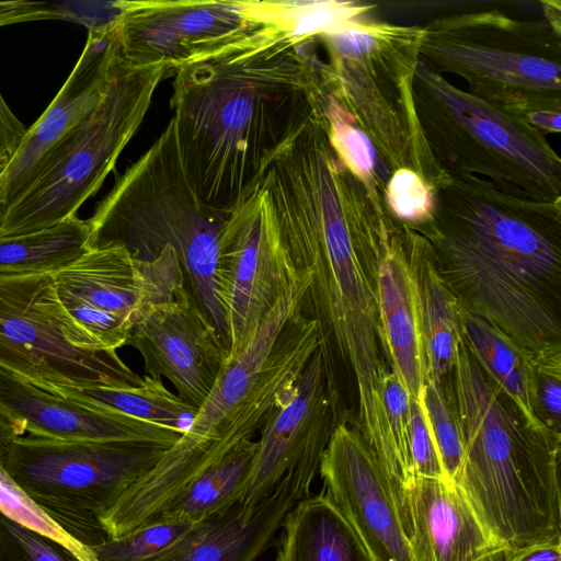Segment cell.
Returning <instances> with one entry per match:
<instances>
[{
	"label": "cell",
	"instance_id": "cell-1",
	"mask_svg": "<svg viewBox=\"0 0 561 561\" xmlns=\"http://www.w3.org/2000/svg\"><path fill=\"white\" fill-rule=\"evenodd\" d=\"M314 43L263 24L178 70L172 119L184 169L203 202L231 210L321 111Z\"/></svg>",
	"mask_w": 561,
	"mask_h": 561
},
{
	"label": "cell",
	"instance_id": "cell-2",
	"mask_svg": "<svg viewBox=\"0 0 561 561\" xmlns=\"http://www.w3.org/2000/svg\"><path fill=\"white\" fill-rule=\"evenodd\" d=\"M299 276L241 353L222 367L190 427L110 510L122 531L153 520L194 479L252 439L290 401L320 345L317 323L301 312L309 278Z\"/></svg>",
	"mask_w": 561,
	"mask_h": 561
},
{
	"label": "cell",
	"instance_id": "cell-3",
	"mask_svg": "<svg viewBox=\"0 0 561 561\" xmlns=\"http://www.w3.org/2000/svg\"><path fill=\"white\" fill-rule=\"evenodd\" d=\"M451 396L465 442L455 484L481 522L511 551L561 541L560 433L527 428L463 340Z\"/></svg>",
	"mask_w": 561,
	"mask_h": 561
},
{
	"label": "cell",
	"instance_id": "cell-4",
	"mask_svg": "<svg viewBox=\"0 0 561 561\" xmlns=\"http://www.w3.org/2000/svg\"><path fill=\"white\" fill-rule=\"evenodd\" d=\"M228 215L195 192L171 119L150 148L116 179L88 219L89 248L119 245L141 261H151L171 248L181 263L187 294L229 350L218 262L219 234Z\"/></svg>",
	"mask_w": 561,
	"mask_h": 561
},
{
	"label": "cell",
	"instance_id": "cell-5",
	"mask_svg": "<svg viewBox=\"0 0 561 561\" xmlns=\"http://www.w3.org/2000/svg\"><path fill=\"white\" fill-rule=\"evenodd\" d=\"M421 25L362 15L317 36L324 90L368 137L392 172L410 170L433 191L450 175L434 158L416 117L412 79L421 59Z\"/></svg>",
	"mask_w": 561,
	"mask_h": 561
},
{
	"label": "cell",
	"instance_id": "cell-6",
	"mask_svg": "<svg viewBox=\"0 0 561 561\" xmlns=\"http://www.w3.org/2000/svg\"><path fill=\"white\" fill-rule=\"evenodd\" d=\"M412 96L426 142L448 174L482 178L536 201H561V159L546 135L454 85L423 59Z\"/></svg>",
	"mask_w": 561,
	"mask_h": 561
},
{
	"label": "cell",
	"instance_id": "cell-7",
	"mask_svg": "<svg viewBox=\"0 0 561 561\" xmlns=\"http://www.w3.org/2000/svg\"><path fill=\"white\" fill-rule=\"evenodd\" d=\"M415 231L434 249L438 270L470 311L503 331L535 358L561 354L551 294L560 279V242L500 237L473 240L427 224Z\"/></svg>",
	"mask_w": 561,
	"mask_h": 561
},
{
	"label": "cell",
	"instance_id": "cell-8",
	"mask_svg": "<svg viewBox=\"0 0 561 561\" xmlns=\"http://www.w3.org/2000/svg\"><path fill=\"white\" fill-rule=\"evenodd\" d=\"M170 76L163 66L134 68L122 58L100 105L0 210V237L38 231L76 216L115 168L157 87Z\"/></svg>",
	"mask_w": 561,
	"mask_h": 561
},
{
	"label": "cell",
	"instance_id": "cell-9",
	"mask_svg": "<svg viewBox=\"0 0 561 561\" xmlns=\"http://www.w3.org/2000/svg\"><path fill=\"white\" fill-rule=\"evenodd\" d=\"M170 448L130 440H11L1 463L69 537L91 548L107 539L100 518Z\"/></svg>",
	"mask_w": 561,
	"mask_h": 561
},
{
	"label": "cell",
	"instance_id": "cell-10",
	"mask_svg": "<svg viewBox=\"0 0 561 561\" xmlns=\"http://www.w3.org/2000/svg\"><path fill=\"white\" fill-rule=\"evenodd\" d=\"M420 56L502 108L531 95H561V31L545 19L500 10L439 15L423 25Z\"/></svg>",
	"mask_w": 561,
	"mask_h": 561
},
{
	"label": "cell",
	"instance_id": "cell-11",
	"mask_svg": "<svg viewBox=\"0 0 561 561\" xmlns=\"http://www.w3.org/2000/svg\"><path fill=\"white\" fill-rule=\"evenodd\" d=\"M0 368L46 391L141 382L70 318L49 273L0 274Z\"/></svg>",
	"mask_w": 561,
	"mask_h": 561
},
{
	"label": "cell",
	"instance_id": "cell-12",
	"mask_svg": "<svg viewBox=\"0 0 561 561\" xmlns=\"http://www.w3.org/2000/svg\"><path fill=\"white\" fill-rule=\"evenodd\" d=\"M53 277L66 312L106 352L125 346L133 325L184 287L169 247L151 261L136 260L119 245L90 248Z\"/></svg>",
	"mask_w": 561,
	"mask_h": 561
},
{
	"label": "cell",
	"instance_id": "cell-13",
	"mask_svg": "<svg viewBox=\"0 0 561 561\" xmlns=\"http://www.w3.org/2000/svg\"><path fill=\"white\" fill-rule=\"evenodd\" d=\"M218 245L228 363L300 276L283 247L263 181L229 210Z\"/></svg>",
	"mask_w": 561,
	"mask_h": 561
},
{
	"label": "cell",
	"instance_id": "cell-14",
	"mask_svg": "<svg viewBox=\"0 0 561 561\" xmlns=\"http://www.w3.org/2000/svg\"><path fill=\"white\" fill-rule=\"evenodd\" d=\"M121 54L134 68L163 66L171 76L260 27L241 1H115Z\"/></svg>",
	"mask_w": 561,
	"mask_h": 561
},
{
	"label": "cell",
	"instance_id": "cell-15",
	"mask_svg": "<svg viewBox=\"0 0 561 561\" xmlns=\"http://www.w3.org/2000/svg\"><path fill=\"white\" fill-rule=\"evenodd\" d=\"M328 385L319 348L304 369L295 394L261 428L243 506L253 510L293 472L297 501L310 496L323 454L336 426L345 422Z\"/></svg>",
	"mask_w": 561,
	"mask_h": 561
},
{
	"label": "cell",
	"instance_id": "cell-16",
	"mask_svg": "<svg viewBox=\"0 0 561 561\" xmlns=\"http://www.w3.org/2000/svg\"><path fill=\"white\" fill-rule=\"evenodd\" d=\"M319 473L373 561H413L394 486L355 426H336Z\"/></svg>",
	"mask_w": 561,
	"mask_h": 561
},
{
	"label": "cell",
	"instance_id": "cell-17",
	"mask_svg": "<svg viewBox=\"0 0 561 561\" xmlns=\"http://www.w3.org/2000/svg\"><path fill=\"white\" fill-rule=\"evenodd\" d=\"M114 19L89 27L84 48L64 85L9 157L0 172V210L104 99L123 58Z\"/></svg>",
	"mask_w": 561,
	"mask_h": 561
},
{
	"label": "cell",
	"instance_id": "cell-18",
	"mask_svg": "<svg viewBox=\"0 0 561 561\" xmlns=\"http://www.w3.org/2000/svg\"><path fill=\"white\" fill-rule=\"evenodd\" d=\"M125 346L138 351L147 375L167 378L179 398L196 410L228 360V351L185 287L173 300L145 313L133 325Z\"/></svg>",
	"mask_w": 561,
	"mask_h": 561
},
{
	"label": "cell",
	"instance_id": "cell-19",
	"mask_svg": "<svg viewBox=\"0 0 561 561\" xmlns=\"http://www.w3.org/2000/svg\"><path fill=\"white\" fill-rule=\"evenodd\" d=\"M402 519L413 561H506L497 540L453 483L414 478L402 490Z\"/></svg>",
	"mask_w": 561,
	"mask_h": 561
},
{
	"label": "cell",
	"instance_id": "cell-20",
	"mask_svg": "<svg viewBox=\"0 0 561 561\" xmlns=\"http://www.w3.org/2000/svg\"><path fill=\"white\" fill-rule=\"evenodd\" d=\"M0 414L22 436L58 440H130L171 447L181 434L39 389L0 368Z\"/></svg>",
	"mask_w": 561,
	"mask_h": 561
},
{
	"label": "cell",
	"instance_id": "cell-21",
	"mask_svg": "<svg viewBox=\"0 0 561 561\" xmlns=\"http://www.w3.org/2000/svg\"><path fill=\"white\" fill-rule=\"evenodd\" d=\"M402 227L387 245L378 267V320L388 367L411 400H421L425 358L414 282Z\"/></svg>",
	"mask_w": 561,
	"mask_h": 561
},
{
	"label": "cell",
	"instance_id": "cell-22",
	"mask_svg": "<svg viewBox=\"0 0 561 561\" xmlns=\"http://www.w3.org/2000/svg\"><path fill=\"white\" fill-rule=\"evenodd\" d=\"M295 503L293 472H287L253 510L241 502L202 522L183 546L158 561H255Z\"/></svg>",
	"mask_w": 561,
	"mask_h": 561
},
{
	"label": "cell",
	"instance_id": "cell-23",
	"mask_svg": "<svg viewBox=\"0 0 561 561\" xmlns=\"http://www.w3.org/2000/svg\"><path fill=\"white\" fill-rule=\"evenodd\" d=\"M405 245L416 293L425 381L443 382L451 375L462 341L463 308L442 276L428 240L407 226Z\"/></svg>",
	"mask_w": 561,
	"mask_h": 561
},
{
	"label": "cell",
	"instance_id": "cell-24",
	"mask_svg": "<svg viewBox=\"0 0 561 561\" xmlns=\"http://www.w3.org/2000/svg\"><path fill=\"white\" fill-rule=\"evenodd\" d=\"M461 333L485 377L513 405L524 425L535 431L546 428L536 412L535 356L494 324L465 309Z\"/></svg>",
	"mask_w": 561,
	"mask_h": 561
},
{
	"label": "cell",
	"instance_id": "cell-25",
	"mask_svg": "<svg viewBox=\"0 0 561 561\" xmlns=\"http://www.w3.org/2000/svg\"><path fill=\"white\" fill-rule=\"evenodd\" d=\"M280 527L276 561H373L328 493L297 501Z\"/></svg>",
	"mask_w": 561,
	"mask_h": 561
},
{
	"label": "cell",
	"instance_id": "cell-26",
	"mask_svg": "<svg viewBox=\"0 0 561 561\" xmlns=\"http://www.w3.org/2000/svg\"><path fill=\"white\" fill-rule=\"evenodd\" d=\"M49 392L76 403L117 412L183 434L197 410L172 393L161 379L149 375L138 385L127 386H60Z\"/></svg>",
	"mask_w": 561,
	"mask_h": 561
},
{
	"label": "cell",
	"instance_id": "cell-27",
	"mask_svg": "<svg viewBox=\"0 0 561 561\" xmlns=\"http://www.w3.org/2000/svg\"><path fill=\"white\" fill-rule=\"evenodd\" d=\"M256 449L257 440L240 443L194 479L154 519L201 523L243 502Z\"/></svg>",
	"mask_w": 561,
	"mask_h": 561
},
{
	"label": "cell",
	"instance_id": "cell-28",
	"mask_svg": "<svg viewBox=\"0 0 561 561\" xmlns=\"http://www.w3.org/2000/svg\"><path fill=\"white\" fill-rule=\"evenodd\" d=\"M89 242V222L77 215L38 231L0 237V274H54L85 253Z\"/></svg>",
	"mask_w": 561,
	"mask_h": 561
},
{
	"label": "cell",
	"instance_id": "cell-29",
	"mask_svg": "<svg viewBox=\"0 0 561 561\" xmlns=\"http://www.w3.org/2000/svg\"><path fill=\"white\" fill-rule=\"evenodd\" d=\"M256 22L273 26L298 41L317 37L347 21L367 14L375 3L359 1H241Z\"/></svg>",
	"mask_w": 561,
	"mask_h": 561
},
{
	"label": "cell",
	"instance_id": "cell-30",
	"mask_svg": "<svg viewBox=\"0 0 561 561\" xmlns=\"http://www.w3.org/2000/svg\"><path fill=\"white\" fill-rule=\"evenodd\" d=\"M201 523L154 519L123 537L107 538L90 550L98 561H158L183 546Z\"/></svg>",
	"mask_w": 561,
	"mask_h": 561
},
{
	"label": "cell",
	"instance_id": "cell-31",
	"mask_svg": "<svg viewBox=\"0 0 561 561\" xmlns=\"http://www.w3.org/2000/svg\"><path fill=\"white\" fill-rule=\"evenodd\" d=\"M20 436L0 414V512L12 520L48 536L67 547L80 561H98L87 548L64 533L10 478L1 460L9 444Z\"/></svg>",
	"mask_w": 561,
	"mask_h": 561
},
{
	"label": "cell",
	"instance_id": "cell-32",
	"mask_svg": "<svg viewBox=\"0 0 561 561\" xmlns=\"http://www.w3.org/2000/svg\"><path fill=\"white\" fill-rule=\"evenodd\" d=\"M422 403L447 480L455 484L460 471L465 442L451 392L443 382L425 381Z\"/></svg>",
	"mask_w": 561,
	"mask_h": 561
},
{
	"label": "cell",
	"instance_id": "cell-33",
	"mask_svg": "<svg viewBox=\"0 0 561 561\" xmlns=\"http://www.w3.org/2000/svg\"><path fill=\"white\" fill-rule=\"evenodd\" d=\"M0 561H80L55 539L0 512Z\"/></svg>",
	"mask_w": 561,
	"mask_h": 561
},
{
	"label": "cell",
	"instance_id": "cell-34",
	"mask_svg": "<svg viewBox=\"0 0 561 561\" xmlns=\"http://www.w3.org/2000/svg\"><path fill=\"white\" fill-rule=\"evenodd\" d=\"M414 478H431L449 482L440 463L422 398L421 400H411L402 490Z\"/></svg>",
	"mask_w": 561,
	"mask_h": 561
},
{
	"label": "cell",
	"instance_id": "cell-35",
	"mask_svg": "<svg viewBox=\"0 0 561 561\" xmlns=\"http://www.w3.org/2000/svg\"><path fill=\"white\" fill-rule=\"evenodd\" d=\"M386 204L398 222L415 230L430 219L433 190L416 173L398 170L388 182Z\"/></svg>",
	"mask_w": 561,
	"mask_h": 561
},
{
	"label": "cell",
	"instance_id": "cell-36",
	"mask_svg": "<svg viewBox=\"0 0 561 561\" xmlns=\"http://www.w3.org/2000/svg\"><path fill=\"white\" fill-rule=\"evenodd\" d=\"M380 397L390 440L402 469L404 482V455L411 398L399 378L390 369L381 377Z\"/></svg>",
	"mask_w": 561,
	"mask_h": 561
},
{
	"label": "cell",
	"instance_id": "cell-37",
	"mask_svg": "<svg viewBox=\"0 0 561 561\" xmlns=\"http://www.w3.org/2000/svg\"><path fill=\"white\" fill-rule=\"evenodd\" d=\"M536 412L549 428L560 433L561 354L535 358Z\"/></svg>",
	"mask_w": 561,
	"mask_h": 561
},
{
	"label": "cell",
	"instance_id": "cell-38",
	"mask_svg": "<svg viewBox=\"0 0 561 561\" xmlns=\"http://www.w3.org/2000/svg\"><path fill=\"white\" fill-rule=\"evenodd\" d=\"M503 110L546 136L561 133V95H531Z\"/></svg>",
	"mask_w": 561,
	"mask_h": 561
},
{
	"label": "cell",
	"instance_id": "cell-39",
	"mask_svg": "<svg viewBox=\"0 0 561 561\" xmlns=\"http://www.w3.org/2000/svg\"><path fill=\"white\" fill-rule=\"evenodd\" d=\"M61 15L60 10L42 1H0V27L15 23L57 19Z\"/></svg>",
	"mask_w": 561,
	"mask_h": 561
},
{
	"label": "cell",
	"instance_id": "cell-40",
	"mask_svg": "<svg viewBox=\"0 0 561 561\" xmlns=\"http://www.w3.org/2000/svg\"><path fill=\"white\" fill-rule=\"evenodd\" d=\"M26 127L14 115L0 92V147L10 156L22 141Z\"/></svg>",
	"mask_w": 561,
	"mask_h": 561
},
{
	"label": "cell",
	"instance_id": "cell-41",
	"mask_svg": "<svg viewBox=\"0 0 561 561\" xmlns=\"http://www.w3.org/2000/svg\"><path fill=\"white\" fill-rule=\"evenodd\" d=\"M506 561H561V541L519 548L511 551Z\"/></svg>",
	"mask_w": 561,
	"mask_h": 561
},
{
	"label": "cell",
	"instance_id": "cell-42",
	"mask_svg": "<svg viewBox=\"0 0 561 561\" xmlns=\"http://www.w3.org/2000/svg\"><path fill=\"white\" fill-rule=\"evenodd\" d=\"M543 8L545 20L561 31V2L560 1H541Z\"/></svg>",
	"mask_w": 561,
	"mask_h": 561
},
{
	"label": "cell",
	"instance_id": "cell-43",
	"mask_svg": "<svg viewBox=\"0 0 561 561\" xmlns=\"http://www.w3.org/2000/svg\"><path fill=\"white\" fill-rule=\"evenodd\" d=\"M9 154L0 147V165H5Z\"/></svg>",
	"mask_w": 561,
	"mask_h": 561
},
{
	"label": "cell",
	"instance_id": "cell-44",
	"mask_svg": "<svg viewBox=\"0 0 561 561\" xmlns=\"http://www.w3.org/2000/svg\"><path fill=\"white\" fill-rule=\"evenodd\" d=\"M3 167H4V165H0V172H1V170L3 169Z\"/></svg>",
	"mask_w": 561,
	"mask_h": 561
}]
</instances>
